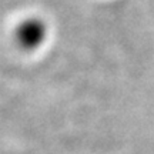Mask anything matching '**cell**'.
Returning a JSON list of instances; mask_svg holds the SVG:
<instances>
[{
	"mask_svg": "<svg viewBox=\"0 0 154 154\" xmlns=\"http://www.w3.org/2000/svg\"><path fill=\"white\" fill-rule=\"evenodd\" d=\"M46 36V27L43 22L30 19L22 23L17 29V40L26 49H33L43 42Z\"/></svg>",
	"mask_w": 154,
	"mask_h": 154,
	"instance_id": "cell-1",
	"label": "cell"
}]
</instances>
